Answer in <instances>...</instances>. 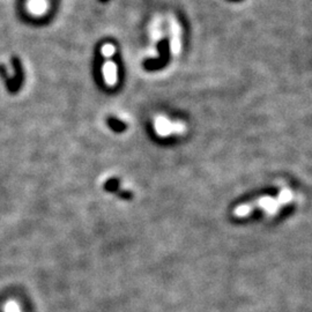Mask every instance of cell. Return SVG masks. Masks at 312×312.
Returning a JSON list of instances; mask_svg holds the SVG:
<instances>
[{"label":"cell","mask_w":312,"mask_h":312,"mask_svg":"<svg viewBox=\"0 0 312 312\" xmlns=\"http://www.w3.org/2000/svg\"><path fill=\"white\" fill-rule=\"evenodd\" d=\"M292 199L293 193L289 190H287V188H283L276 198L261 197L259 199L255 200V202L244 203V205L236 207L234 211V215L239 216V218H243V216L250 214L256 208L264 209L268 215H276L281 207L292 202Z\"/></svg>","instance_id":"1"},{"label":"cell","mask_w":312,"mask_h":312,"mask_svg":"<svg viewBox=\"0 0 312 312\" xmlns=\"http://www.w3.org/2000/svg\"><path fill=\"white\" fill-rule=\"evenodd\" d=\"M154 128L160 137H169L172 133H184L186 126L183 123H172L163 116H157L154 120Z\"/></svg>","instance_id":"2"},{"label":"cell","mask_w":312,"mask_h":312,"mask_svg":"<svg viewBox=\"0 0 312 312\" xmlns=\"http://www.w3.org/2000/svg\"><path fill=\"white\" fill-rule=\"evenodd\" d=\"M12 64H13L14 67V76L12 79L6 80V87L11 92H18V89L21 88L23 82V70H22V65H21V61L18 59V57H13L12 59Z\"/></svg>","instance_id":"3"},{"label":"cell","mask_w":312,"mask_h":312,"mask_svg":"<svg viewBox=\"0 0 312 312\" xmlns=\"http://www.w3.org/2000/svg\"><path fill=\"white\" fill-rule=\"evenodd\" d=\"M103 75L104 80H106V83L110 87H113V86L117 83V66L113 61L108 59L107 63L103 65Z\"/></svg>","instance_id":"4"},{"label":"cell","mask_w":312,"mask_h":312,"mask_svg":"<svg viewBox=\"0 0 312 312\" xmlns=\"http://www.w3.org/2000/svg\"><path fill=\"white\" fill-rule=\"evenodd\" d=\"M113 54H115V46L112 44L103 45V48H102V55H103L104 57L108 58V59H110L111 55Z\"/></svg>","instance_id":"5"}]
</instances>
